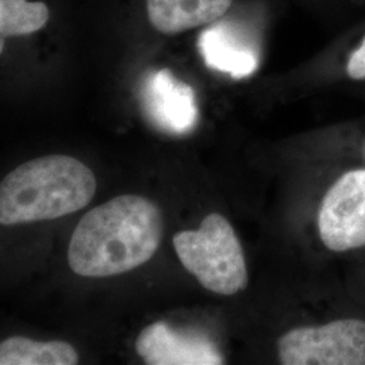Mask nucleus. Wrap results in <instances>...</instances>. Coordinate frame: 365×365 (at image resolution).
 <instances>
[{
	"mask_svg": "<svg viewBox=\"0 0 365 365\" xmlns=\"http://www.w3.org/2000/svg\"><path fill=\"white\" fill-rule=\"evenodd\" d=\"M135 352L150 365H218L223 357L207 339L182 334L156 322L138 334Z\"/></svg>",
	"mask_w": 365,
	"mask_h": 365,
	"instance_id": "nucleus-8",
	"label": "nucleus"
},
{
	"mask_svg": "<svg viewBox=\"0 0 365 365\" xmlns=\"http://www.w3.org/2000/svg\"><path fill=\"white\" fill-rule=\"evenodd\" d=\"M363 155H364V158H365V140H364V146H363Z\"/></svg>",
	"mask_w": 365,
	"mask_h": 365,
	"instance_id": "nucleus-13",
	"label": "nucleus"
},
{
	"mask_svg": "<svg viewBox=\"0 0 365 365\" xmlns=\"http://www.w3.org/2000/svg\"><path fill=\"white\" fill-rule=\"evenodd\" d=\"M76 349L64 341L41 342L26 337H10L0 344L1 365H75Z\"/></svg>",
	"mask_w": 365,
	"mask_h": 365,
	"instance_id": "nucleus-10",
	"label": "nucleus"
},
{
	"mask_svg": "<svg viewBox=\"0 0 365 365\" xmlns=\"http://www.w3.org/2000/svg\"><path fill=\"white\" fill-rule=\"evenodd\" d=\"M277 357L284 365H365V321L291 329L277 341Z\"/></svg>",
	"mask_w": 365,
	"mask_h": 365,
	"instance_id": "nucleus-4",
	"label": "nucleus"
},
{
	"mask_svg": "<svg viewBox=\"0 0 365 365\" xmlns=\"http://www.w3.org/2000/svg\"><path fill=\"white\" fill-rule=\"evenodd\" d=\"M318 235L331 252L365 247V168L342 173L324 196L317 217Z\"/></svg>",
	"mask_w": 365,
	"mask_h": 365,
	"instance_id": "nucleus-5",
	"label": "nucleus"
},
{
	"mask_svg": "<svg viewBox=\"0 0 365 365\" xmlns=\"http://www.w3.org/2000/svg\"><path fill=\"white\" fill-rule=\"evenodd\" d=\"M49 19V9L43 3L26 0H0L1 37L27 36L38 31Z\"/></svg>",
	"mask_w": 365,
	"mask_h": 365,
	"instance_id": "nucleus-11",
	"label": "nucleus"
},
{
	"mask_svg": "<svg viewBox=\"0 0 365 365\" xmlns=\"http://www.w3.org/2000/svg\"><path fill=\"white\" fill-rule=\"evenodd\" d=\"M232 4L233 0H146V14L160 33L178 34L220 21Z\"/></svg>",
	"mask_w": 365,
	"mask_h": 365,
	"instance_id": "nucleus-9",
	"label": "nucleus"
},
{
	"mask_svg": "<svg viewBox=\"0 0 365 365\" xmlns=\"http://www.w3.org/2000/svg\"><path fill=\"white\" fill-rule=\"evenodd\" d=\"M163 233L164 220L152 200L117 196L80 220L69 241L68 262L84 277L126 274L153 257Z\"/></svg>",
	"mask_w": 365,
	"mask_h": 365,
	"instance_id": "nucleus-1",
	"label": "nucleus"
},
{
	"mask_svg": "<svg viewBox=\"0 0 365 365\" xmlns=\"http://www.w3.org/2000/svg\"><path fill=\"white\" fill-rule=\"evenodd\" d=\"M141 105L157 129L170 134L192 130L199 118L194 90L170 69H160L145 78Z\"/></svg>",
	"mask_w": 365,
	"mask_h": 365,
	"instance_id": "nucleus-7",
	"label": "nucleus"
},
{
	"mask_svg": "<svg viewBox=\"0 0 365 365\" xmlns=\"http://www.w3.org/2000/svg\"><path fill=\"white\" fill-rule=\"evenodd\" d=\"M197 48L206 66L232 78H247L259 66V33L244 21L212 22L199 36Z\"/></svg>",
	"mask_w": 365,
	"mask_h": 365,
	"instance_id": "nucleus-6",
	"label": "nucleus"
},
{
	"mask_svg": "<svg viewBox=\"0 0 365 365\" xmlns=\"http://www.w3.org/2000/svg\"><path fill=\"white\" fill-rule=\"evenodd\" d=\"M341 1H344V0H334V3H336V6H339Z\"/></svg>",
	"mask_w": 365,
	"mask_h": 365,
	"instance_id": "nucleus-12",
	"label": "nucleus"
},
{
	"mask_svg": "<svg viewBox=\"0 0 365 365\" xmlns=\"http://www.w3.org/2000/svg\"><path fill=\"white\" fill-rule=\"evenodd\" d=\"M96 191L92 170L73 157H38L6 175L0 184V223L51 221L90 205Z\"/></svg>",
	"mask_w": 365,
	"mask_h": 365,
	"instance_id": "nucleus-2",
	"label": "nucleus"
},
{
	"mask_svg": "<svg viewBox=\"0 0 365 365\" xmlns=\"http://www.w3.org/2000/svg\"><path fill=\"white\" fill-rule=\"evenodd\" d=\"M173 247L184 268L211 292L229 297L248 286L241 241L221 214H209L197 230L175 235Z\"/></svg>",
	"mask_w": 365,
	"mask_h": 365,
	"instance_id": "nucleus-3",
	"label": "nucleus"
}]
</instances>
